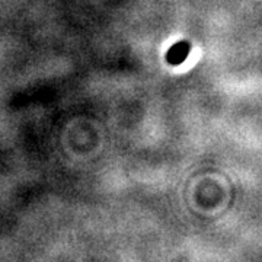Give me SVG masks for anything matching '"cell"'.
I'll list each match as a JSON object with an SVG mask.
<instances>
[{
	"instance_id": "1",
	"label": "cell",
	"mask_w": 262,
	"mask_h": 262,
	"mask_svg": "<svg viewBox=\"0 0 262 262\" xmlns=\"http://www.w3.org/2000/svg\"><path fill=\"white\" fill-rule=\"evenodd\" d=\"M189 48L191 47H189L187 41L177 42L173 47L169 48V51L166 53V61L170 66H178L181 63H184L188 54H189Z\"/></svg>"
}]
</instances>
